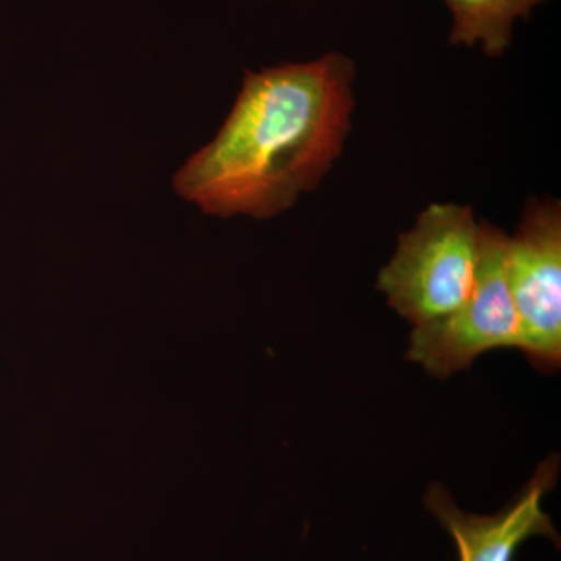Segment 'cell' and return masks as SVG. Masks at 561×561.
I'll use <instances>...</instances> for the list:
<instances>
[{
	"instance_id": "6da1fadb",
	"label": "cell",
	"mask_w": 561,
	"mask_h": 561,
	"mask_svg": "<svg viewBox=\"0 0 561 561\" xmlns=\"http://www.w3.org/2000/svg\"><path fill=\"white\" fill-rule=\"evenodd\" d=\"M356 65L341 51L247 72L227 121L173 190L202 213L272 219L319 186L342 154Z\"/></svg>"
},
{
	"instance_id": "7a4b0ae2",
	"label": "cell",
	"mask_w": 561,
	"mask_h": 561,
	"mask_svg": "<svg viewBox=\"0 0 561 561\" xmlns=\"http://www.w3.org/2000/svg\"><path fill=\"white\" fill-rule=\"evenodd\" d=\"M479 232L470 206L435 203L424 209L379 272L378 289L390 308L413 327L456 312L474 287Z\"/></svg>"
},
{
	"instance_id": "3957f363",
	"label": "cell",
	"mask_w": 561,
	"mask_h": 561,
	"mask_svg": "<svg viewBox=\"0 0 561 561\" xmlns=\"http://www.w3.org/2000/svg\"><path fill=\"white\" fill-rule=\"evenodd\" d=\"M507 236L481 224L479 265L468 300L445 319L415 327L408 357L437 378L467 370L483 353L519 350V321L505 278Z\"/></svg>"
},
{
	"instance_id": "277c9868",
	"label": "cell",
	"mask_w": 561,
	"mask_h": 561,
	"mask_svg": "<svg viewBox=\"0 0 561 561\" xmlns=\"http://www.w3.org/2000/svg\"><path fill=\"white\" fill-rule=\"evenodd\" d=\"M505 278L519 321V350L545 375L561 365L560 203H529L505 243Z\"/></svg>"
},
{
	"instance_id": "5b68a950",
	"label": "cell",
	"mask_w": 561,
	"mask_h": 561,
	"mask_svg": "<svg viewBox=\"0 0 561 561\" xmlns=\"http://www.w3.org/2000/svg\"><path fill=\"white\" fill-rule=\"evenodd\" d=\"M559 468L557 456L541 461L518 497L496 515L461 511L440 485L430 486L424 502L451 535L460 561H513L523 542L530 538L545 537L560 545L552 519L542 511V500L556 486Z\"/></svg>"
},
{
	"instance_id": "8992f818",
	"label": "cell",
	"mask_w": 561,
	"mask_h": 561,
	"mask_svg": "<svg viewBox=\"0 0 561 561\" xmlns=\"http://www.w3.org/2000/svg\"><path fill=\"white\" fill-rule=\"evenodd\" d=\"M549 0H445L451 13L449 43L501 57L511 47L516 21Z\"/></svg>"
}]
</instances>
